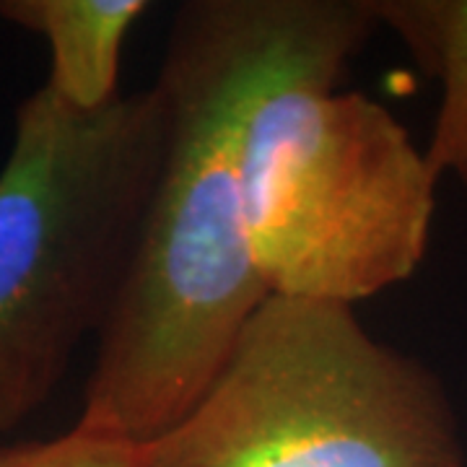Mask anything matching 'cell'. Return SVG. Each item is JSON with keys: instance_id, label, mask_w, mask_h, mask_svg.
Listing matches in <instances>:
<instances>
[{"instance_id": "cell-1", "label": "cell", "mask_w": 467, "mask_h": 467, "mask_svg": "<svg viewBox=\"0 0 467 467\" xmlns=\"http://www.w3.org/2000/svg\"><path fill=\"white\" fill-rule=\"evenodd\" d=\"M301 0H190L153 84L169 107L164 164L76 423L150 444L216 377L267 288L252 257L242 115Z\"/></svg>"}, {"instance_id": "cell-2", "label": "cell", "mask_w": 467, "mask_h": 467, "mask_svg": "<svg viewBox=\"0 0 467 467\" xmlns=\"http://www.w3.org/2000/svg\"><path fill=\"white\" fill-rule=\"evenodd\" d=\"M379 29L371 0H301L242 115L252 257L267 294L356 304L426 257L436 180L398 117L337 91Z\"/></svg>"}, {"instance_id": "cell-3", "label": "cell", "mask_w": 467, "mask_h": 467, "mask_svg": "<svg viewBox=\"0 0 467 467\" xmlns=\"http://www.w3.org/2000/svg\"><path fill=\"white\" fill-rule=\"evenodd\" d=\"M167 140L156 84L99 112L70 109L47 86L18 104L0 167V434L45 408L104 330Z\"/></svg>"}, {"instance_id": "cell-4", "label": "cell", "mask_w": 467, "mask_h": 467, "mask_svg": "<svg viewBox=\"0 0 467 467\" xmlns=\"http://www.w3.org/2000/svg\"><path fill=\"white\" fill-rule=\"evenodd\" d=\"M149 467H467L434 368L350 304L267 294Z\"/></svg>"}, {"instance_id": "cell-5", "label": "cell", "mask_w": 467, "mask_h": 467, "mask_svg": "<svg viewBox=\"0 0 467 467\" xmlns=\"http://www.w3.org/2000/svg\"><path fill=\"white\" fill-rule=\"evenodd\" d=\"M146 0H0V18L39 34L50 47L47 88L76 112H99L119 97V60Z\"/></svg>"}, {"instance_id": "cell-6", "label": "cell", "mask_w": 467, "mask_h": 467, "mask_svg": "<svg viewBox=\"0 0 467 467\" xmlns=\"http://www.w3.org/2000/svg\"><path fill=\"white\" fill-rule=\"evenodd\" d=\"M371 5L379 29L395 34L416 66L441 86L423 159L436 182L454 174L467 198V0H371Z\"/></svg>"}, {"instance_id": "cell-7", "label": "cell", "mask_w": 467, "mask_h": 467, "mask_svg": "<svg viewBox=\"0 0 467 467\" xmlns=\"http://www.w3.org/2000/svg\"><path fill=\"white\" fill-rule=\"evenodd\" d=\"M0 467H149V451L76 423L57 439L0 444Z\"/></svg>"}]
</instances>
